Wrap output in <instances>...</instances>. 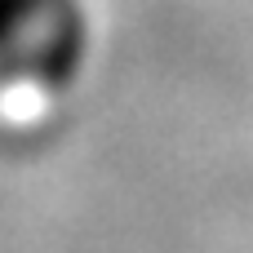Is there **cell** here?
<instances>
[{
    "label": "cell",
    "instance_id": "obj_1",
    "mask_svg": "<svg viewBox=\"0 0 253 253\" xmlns=\"http://www.w3.org/2000/svg\"><path fill=\"white\" fill-rule=\"evenodd\" d=\"M89 49L80 0H0V80L62 89Z\"/></svg>",
    "mask_w": 253,
    "mask_h": 253
}]
</instances>
